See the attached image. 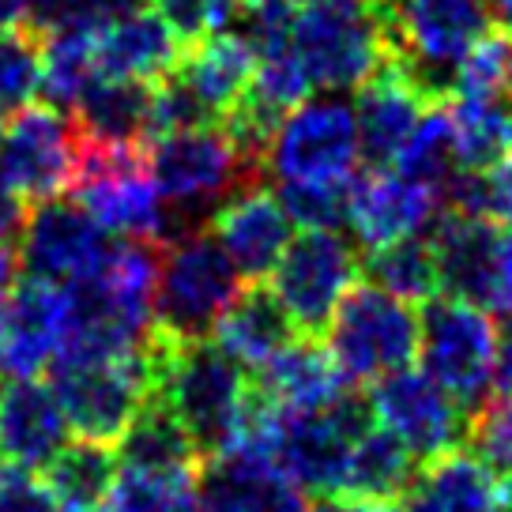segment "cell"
Masks as SVG:
<instances>
[{
	"label": "cell",
	"instance_id": "cell-1",
	"mask_svg": "<svg viewBox=\"0 0 512 512\" xmlns=\"http://www.w3.org/2000/svg\"><path fill=\"white\" fill-rule=\"evenodd\" d=\"M147 358H151V377H155L151 400H162L185 422L204 460L223 452L253 392L245 381V369L219 343L170 339L155 328L147 336Z\"/></svg>",
	"mask_w": 512,
	"mask_h": 512
},
{
	"label": "cell",
	"instance_id": "cell-2",
	"mask_svg": "<svg viewBox=\"0 0 512 512\" xmlns=\"http://www.w3.org/2000/svg\"><path fill=\"white\" fill-rule=\"evenodd\" d=\"M290 53L320 91H358L392 57L381 0H313L290 19Z\"/></svg>",
	"mask_w": 512,
	"mask_h": 512
},
{
	"label": "cell",
	"instance_id": "cell-3",
	"mask_svg": "<svg viewBox=\"0 0 512 512\" xmlns=\"http://www.w3.org/2000/svg\"><path fill=\"white\" fill-rule=\"evenodd\" d=\"M147 162H151V174H155L166 208H174L166 241L185 230H196L204 211L256 185L264 174L253 162H245L223 125L181 128V132L159 136L147 151Z\"/></svg>",
	"mask_w": 512,
	"mask_h": 512
},
{
	"label": "cell",
	"instance_id": "cell-4",
	"mask_svg": "<svg viewBox=\"0 0 512 512\" xmlns=\"http://www.w3.org/2000/svg\"><path fill=\"white\" fill-rule=\"evenodd\" d=\"M384 19L396 61L430 102H445L460 61L494 27L490 0H388Z\"/></svg>",
	"mask_w": 512,
	"mask_h": 512
},
{
	"label": "cell",
	"instance_id": "cell-5",
	"mask_svg": "<svg viewBox=\"0 0 512 512\" xmlns=\"http://www.w3.org/2000/svg\"><path fill=\"white\" fill-rule=\"evenodd\" d=\"M159 245L155 332L170 339H204L241 294V272L208 226L185 230Z\"/></svg>",
	"mask_w": 512,
	"mask_h": 512
},
{
	"label": "cell",
	"instance_id": "cell-6",
	"mask_svg": "<svg viewBox=\"0 0 512 512\" xmlns=\"http://www.w3.org/2000/svg\"><path fill=\"white\" fill-rule=\"evenodd\" d=\"M72 196L110 234L128 241H166L170 208L155 185L144 144H98L83 136Z\"/></svg>",
	"mask_w": 512,
	"mask_h": 512
},
{
	"label": "cell",
	"instance_id": "cell-7",
	"mask_svg": "<svg viewBox=\"0 0 512 512\" xmlns=\"http://www.w3.org/2000/svg\"><path fill=\"white\" fill-rule=\"evenodd\" d=\"M49 373H53V392L68 415V426L83 441L117 445L132 426V418L155 396L147 339L125 354L57 358Z\"/></svg>",
	"mask_w": 512,
	"mask_h": 512
},
{
	"label": "cell",
	"instance_id": "cell-8",
	"mask_svg": "<svg viewBox=\"0 0 512 512\" xmlns=\"http://www.w3.org/2000/svg\"><path fill=\"white\" fill-rule=\"evenodd\" d=\"M497 324L482 305L464 298H433L422 305V369L475 418L494 400Z\"/></svg>",
	"mask_w": 512,
	"mask_h": 512
},
{
	"label": "cell",
	"instance_id": "cell-9",
	"mask_svg": "<svg viewBox=\"0 0 512 512\" xmlns=\"http://www.w3.org/2000/svg\"><path fill=\"white\" fill-rule=\"evenodd\" d=\"M422 317L415 305L373 287H354L328 324V347L351 384H373L418 358Z\"/></svg>",
	"mask_w": 512,
	"mask_h": 512
},
{
	"label": "cell",
	"instance_id": "cell-10",
	"mask_svg": "<svg viewBox=\"0 0 512 512\" xmlns=\"http://www.w3.org/2000/svg\"><path fill=\"white\" fill-rule=\"evenodd\" d=\"M362 159L358 117L339 95L305 98L283 117L268 147V174L279 185H351Z\"/></svg>",
	"mask_w": 512,
	"mask_h": 512
},
{
	"label": "cell",
	"instance_id": "cell-11",
	"mask_svg": "<svg viewBox=\"0 0 512 512\" xmlns=\"http://www.w3.org/2000/svg\"><path fill=\"white\" fill-rule=\"evenodd\" d=\"M369 396L343 392L317 411H283L279 426V467L298 490L317 497H339L358 437L373 426Z\"/></svg>",
	"mask_w": 512,
	"mask_h": 512
},
{
	"label": "cell",
	"instance_id": "cell-12",
	"mask_svg": "<svg viewBox=\"0 0 512 512\" xmlns=\"http://www.w3.org/2000/svg\"><path fill=\"white\" fill-rule=\"evenodd\" d=\"M358 275H362L358 253L339 230H302L275 264L272 290L298 332L320 336L328 332Z\"/></svg>",
	"mask_w": 512,
	"mask_h": 512
},
{
	"label": "cell",
	"instance_id": "cell-13",
	"mask_svg": "<svg viewBox=\"0 0 512 512\" xmlns=\"http://www.w3.org/2000/svg\"><path fill=\"white\" fill-rule=\"evenodd\" d=\"M80 125L57 106H23L0 128V177L27 204L72 189L80 162Z\"/></svg>",
	"mask_w": 512,
	"mask_h": 512
},
{
	"label": "cell",
	"instance_id": "cell-14",
	"mask_svg": "<svg viewBox=\"0 0 512 512\" xmlns=\"http://www.w3.org/2000/svg\"><path fill=\"white\" fill-rule=\"evenodd\" d=\"M369 407L384 430H392L415 452L418 464H430L471 437V415L433 381L426 369H396L369 388Z\"/></svg>",
	"mask_w": 512,
	"mask_h": 512
},
{
	"label": "cell",
	"instance_id": "cell-15",
	"mask_svg": "<svg viewBox=\"0 0 512 512\" xmlns=\"http://www.w3.org/2000/svg\"><path fill=\"white\" fill-rule=\"evenodd\" d=\"M110 230L98 223L80 200H42L27 211L19 230V260L27 275L57 287L83 283L110 260Z\"/></svg>",
	"mask_w": 512,
	"mask_h": 512
},
{
	"label": "cell",
	"instance_id": "cell-16",
	"mask_svg": "<svg viewBox=\"0 0 512 512\" xmlns=\"http://www.w3.org/2000/svg\"><path fill=\"white\" fill-rule=\"evenodd\" d=\"M72 328L68 287L46 279H16L0 298V377L31 381L53 369Z\"/></svg>",
	"mask_w": 512,
	"mask_h": 512
},
{
	"label": "cell",
	"instance_id": "cell-17",
	"mask_svg": "<svg viewBox=\"0 0 512 512\" xmlns=\"http://www.w3.org/2000/svg\"><path fill=\"white\" fill-rule=\"evenodd\" d=\"M437 192L400 170H369L351 181L347 200V226L369 249H381L388 241L415 238L437 219Z\"/></svg>",
	"mask_w": 512,
	"mask_h": 512
},
{
	"label": "cell",
	"instance_id": "cell-18",
	"mask_svg": "<svg viewBox=\"0 0 512 512\" xmlns=\"http://www.w3.org/2000/svg\"><path fill=\"white\" fill-rule=\"evenodd\" d=\"M204 512H305L302 490L275 456L253 448H223L200 467Z\"/></svg>",
	"mask_w": 512,
	"mask_h": 512
},
{
	"label": "cell",
	"instance_id": "cell-19",
	"mask_svg": "<svg viewBox=\"0 0 512 512\" xmlns=\"http://www.w3.org/2000/svg\"><path fill=\"white\" fill-rule=\"evenodd\" d=\"M501 241L505 234L497 230V219L490 215H464L452 208L437 215L430 226V245L437 256L441 287L452 298L494 309Z\"/></svg>",
	"mask_w": 512,
	"mask_h": 512
},
{
	"label": "cell",
	"instance_id": "cell-20",
	"mask_svg": "<svg viewBox=\"0 0 512 512\" xmlns=\"http://www.w3.org/2000/svg\"><path fill=\"white\" fill-rule=\"evenodd\" d=\"M433 102L422 95L407 68L396 61V53L377 68V76H369L358 87V102H354V117H358V140H362V159L373 170L396 166L403 144L411 140L422 113Z\"/></svg>",
	"mask_w": 512,
	"mask_h": 512
},
{
	"label": "cell",
	"instance_id": "cell-21",
	"mask_svg": "<svg viewBox=\"0 0 512 512\" xmlns=\"http://www.w3.org/2000/svg\"><path fill=\"white\" fill-rule=\"evenodd\" d=\"M211 230L245 279L272 275L275 264L287 253V245L294 241L283 200L260 185H249V189L234 192L230 200H223L215 208Z\"/></svg>",
	"mask_w": 512,
	"mask_h": 512
},
{
	"label": "cell",
	"instance_id": "cell-22",
	"mask_svg": "<svg viewBox=\"0 0 512 512\" xmlns=\"http://www.w3.org/2000/svg\"><path fill=\"white\" fill-rule=\"evenodd\" d=\"M68 415L57 392L31 381L0 377V452L19 467L46 471L68 445Z\"/></svg>",
	"mask_w": 512,
	"mask_h": 512
},
{
	"label": "cell",
	"instance_id": "cell-23",
	"mask_svg": "<svg viewBox=\"0 0 512 512\" xmlns=\"http://www.w3.org/2000/svg\"><path fill=\"white\" fill-rule=\"evenodd\" d=\"M177 34L155 8H121L98 23V64L110 80L159 83L181 61Z\"/></svg>",
	"mask_w": 512,
	"mask_h": 512
},
{
	"label": "cell",
	"instance_id": "cell-24",
	"mask_svg": "<svg viewBox=\"0 0 512 512\" xmlns=\"http://www.w3.org/2000/svg\"><path fill=\"white\" fill-rule=\"evenodd\" d=\"M256 388L268 400L279 403L283 411H317V407L336 403L351 388V381L343 377L328 343L298 332L268 366L256 373Z\"/></svg>",
	"mask_w": 512,
	"mask_h": 512
},
{
	"label": "cell",
	"instance_id": "cell-25",
	"mask_svg": "<svg viewBox=\"0 0 512 512\" xmlns=\"http://www.w3.org/2000/svg\"><path fill=\"white\" fill-rule=\"evenodd\" d=\"M497 471L482 464L475 452L452 448L418 467L411 486L400 494V512H497L501 486Z\"/></svg>",
	"mask_w": 512,
	"mask_h": 512
},
{
	"label": "cell",
	"instance_id": "cell-26",
	"mask_svg": "<svg viewBox=\"0 0 512 512\" xmlns=\"http://www.w3.org/2000/svg\"><path fill=\"white\" fill-rule=\"evenodd\" d=\"M256 68H260V53L253 49V42L245 34L223 31L189 46V53L177 61V76L196 91L211 117L223 121L253 87Z\"/></svg>",
	"mask_w": 512,
	"mask_h": 512
},
{
	"label": "cell",
	"instance_id": "cell-27",
	"mask_svg": "<svg viewBox=\"0 0 512 512\" xmlns=\"http://www.w3.org/2000/svg\"><path fill=\"white\" fill-rule=\"evenodd\" d=\"M294 336H298L294 320L268 287L241 290L223 320L215 324V343L249 373H260Z\"/></svg>",
	"mask_w": 512,
	"mask_h": 512
},
{
	"label": "cell",
	"instance_id": "cell-28",
	"mask_svg": "<svg viewBox=\"0 0 512 512\" xmlns=\"http://www.w3.org/2000/svg\"><path fill=\"white\" fill-rule=\"evenodd\" d=\"M98 23L102 19H80L42 34V95L49 106L76 110L80 98L102 80Z\"/></svg>",
	"mask_w": 512,
	"mask_h": 512
},
{
	"label": "cell",
	"instance_id": "cell-29",
	"mask_svg": "<svg viewBox=\"0 0 512 512\" xmlns=\"http://www.w3.org/2000/svg\"><path fill=\"white\" fill-rule=\"evenodd\" d=\"M151 87L140 80H102L80 98L76 125L98 144H147L151 140Z\"/></svg>",
	"mask_w": 512,
	"mask_h": 512
},
{
	"label": "cell",
	"instance_id": "cell-30",
	"mask_svg": "<svg viewBox=\"0 0 512 512\" xmlns=\"http://www.w3.org/2000/svg\"><path fill=\"white\" fill-rule=\"evenodd\" d=\"M415 452L384 426H369L351 452L336 501H400L415 479Z\"/></svg>",
	"mask_w": 512,
	"mask_h": 512
},
{
	"label": "cell",
	"instance_id": "cell-31",
	"mask_svg": "<svg viewBox=\"0 0 512 512\" xmlns=\"http://www.w3.org/2000/svg\"><path fill=\"white\" fill-rule=\"evenodd\" d=\"M121 467H147V471H196L204 456L185 430V422L162 400H147L144 411L132 418L125 437L117 441Z\"/></svg>",
	"mask_w": 512,
	"mask_h": 512
},
{
	"label": "cell",
	"instance_id": "cell-32",
	"mask_svg": "<svg viewBox=\"0 0 512 512\" xmlns=\"http://www.w3.org/2000/svg\"><path fill=\"white\" fill-rule=\"evenodd\" d=\"M373 287L396 294L407 305H426L441 290V272L433 256L430 238H400L388 241L381 249H369L366 268H362Z\"/></svg>",
	"mask_w": 512,
	"mask_h": 512
},
{
	"label": "cell",
	"instance_id": "cell-33",
	"mask_svg": "<svg viewBox=\"0 0 512 512\" xmlns=\"http://www.w3.org/2000/svg\"><path fill=\"white\" fill-rule=\"evenodd\" d=\"M452 132L464 170H494L512 151V106L497 98H460L452 106Z\"/></svg>",
	"mask_w": 512,
	"mask_h": 512
},
{
	"label": "cell",
	"instance_id": "cell-34",
	"mask_svg": "<svg viewBox=\"0 0 512 512\" xmlns=\"http://www.w3.org/2000/svg\"><path fill=\"white\" fill-rule=\"evenodd\" d=\"M396 170L407 177H415L422 185H430L437 196H445L452 185V177L460 174V151H456V132H452V113L445 102H433L430 110L422 113L418 128L411 132V140L403 144Z\"/></svg>",
	"mask_w": 512,
	"mask_h": 512
},
{
	"label": "cell",
	"instance_id": "cell-35",
	"mask_svg": "<svg viewBox=\"0 0 512 512\" xmlns=\"http://www.w3.org/2000/svg\"><path fill=\"white\" fill-rule=\"evenodd\" d=\"M121 471V456L102 441H76L57 452V460L46 467L49 486L57 490L64 505H98L106 501Z\"/></svg>",
	"mask_w": 512,
	"mask_h": 512
},
{
	"label": "cell",
	"instance_id": "cell-36",
	"mask_svg": "<svg viewBox=\"0 0 512 512\" xmlns=\"http://www.w3.org/2000/svg\"><path fill=\"white\" fill-rule=\"evenodd\" d=\"M42 91V34H0V113H19Z\"/></svg>",
	"mask_w": 512,
	"mask_h": 512
},
{
	"label": "cell",
	"instance_id": "cell-37",
	"mask_svg": "<svg viewBox=\"0 0 512 512\" xmlns=\"http://www.w3.org/2000/svg\"><path fill=\"white\" fill-rule=\"evenodd\" d=\"M151 8L177 34V42L196 46L211 34H223L241 16L245 0H151Z\"/></svg>",
	"mask_w": 512,
	"mask_h": 512
},
{
	"label": "cell",
	"instance_id": "cell-38",
	"mask_svg": "<svg viewBox=\"0 0 512 512\" xmlns=\"http://www.w3.org/2000/svg\"><path fill=\"white\" fill-rule=\"evenodd\" d=\"M275 196L283 200L290 223H302L305 230H336L347 223L351 185H279Z\"/></svg>",
	"mask_w": 512,
	"mask_h": 512
},
{
	"label": "cell",
	"instance_id": "cell-39",
	"mask_svg": "<svg viewBox=\"0 0 512 512\" xmlns=\"http://www.w3.org/2000/svg\"><path fill=\"white\" fill-rule=\"evenodd\" d=\"M509 53L512 49L501 38H482L479 46L467 53L460 68H456V80L452 91L456 98H497L501 87H509Z\"/></svg>",
	"mask_w": 512,
	"mask_h": 512
},
{
	"label": "cell",
	"instance_id": "cell-40",
	"mask_svg": "<svg viewBox=\"0 0 512 512\" xmlns=\"http://www.w3.org/2000/svg\"><path fill=\"white\" fill-rule=\"evenodd\" d=\"M467 445L475 448L482 464L512 475V396H494L479 415L471 418Z\"/></svg>",
	"mask_w": 512,
	"mask_h": 512
},
{
	"label": "cell",
	"instance_id": "cell-41",
	"mask_svg": "<svg viewBox=\"0 0 512 512\" xmlns=\"http://www.w3.org/2000/svg\"><path fill=\"white\" fill-rule=\"evenodd\" d=\"M0 512H61V497L49 479L31 467H0Z\"/></svg>",
	"mask_w": 512,
	"mask_h": 512
},
{
	"label": "cell",
	"instance_id": "cell-42",
	"mask_svg": "<svg viewBox=\"0 0 512 512\" xmlns=\"http://www.w3.org/2000/svg\"><path fill=\"white\" fill-rule=\"evenodd\" d=\"M136 0H34L31 27L38 34L64 27V23H80V19H106L121 8H132Z\"/></svg>",
	"mask_w": 512,
	"mask_h": 512
},
{
	"label": "cell",
	"instance_id": "cell-43",
	"mask_svg": "<svg viewBox=\"0 0 512 512\" xmlns=\"http://www.w3.org/2000/svg\"><path fill=\"white\" fill-rule=\"evenodd\" d=\"M486 181H490V215L497 223L512 226V151L486 174Z\"/></svg>",
	"mask_w": 512,
	"mask_h": 512
},
{
	"label": "cell",
	"instance_id": "cell-44",
	"mask_svg": "<svg viewBox=\"0 0 512 512\" xmlns=\"http://www.w3.org/2000/svg\"><path fill=\"white\" fill-rule=\"evenodd\" d=\"M494 396H512V313H505V317L497 320Z\"/></svg>",
	"mask_w": 512,
	"mask_h": 512
},
{
	"label": "cell",
	"instance_id": "cell-45",
	"mask_svg": "<svg viewBox=\"0 0 512 512\" xmlns=\"http://www.w3.org/2000/svg\"><path fill=\"white\" fill-rule=\"evenodd\" d=\"M494 313H512V234L501 241V260H497V294H494Z\"/></svg>",
	"mask_w": 512,
	"mask_h": 512
},
{
	"label": "cell",
	"instance_id": "cell-46",
	"mask_svg": "<svg viewBox=\"0 0 512 512\" xmlns=\"http://www.w3.org/2000/svg\"><path fill=\"white\" fill-rule=\"evenodd\" d=\"M23 219H27V208H23V200H19L16 192L8 189V181L0 177V238H8V234L23 230Z\"/></svg>",
	"mask_w": 512,
	"mask_h": 512
},
{
	"label": "cell",
	"instance_id": "cell-47",
	"mask_svg": "<svg viewBox=\"0 0 512 512\" xmlns=\"http://www.w3.org/2000/svg\"><path fill=\"white\" fill-rule=\"evenodd\" d=\"M34 16V0H0V34L27 31Z\"/></svg>",
	"mask_w": 512,
	"mask_h": 512
},
{
	"label": "cell",
	"instance_id": "cell-48",
	"mask_svg": "<svg viewBox=\"0 0 512 512\" xmlns=\"http://www.w3.org/2000/svg\"><path fill=\"white\" fill-rule=\"evenodd\" d=\"M12 283H16V253L8 249V241L0 238V298L12 290Z\"/></svg>",
	"mask_w": 512,
	"mask_h": 512
},
{
	"label": "cell",
	"instance_id": "cell-49",
	"mask_svg": "<svg viewBox=\"0 0 512 512\" xmlns=\"http://www.w3.org/2000/svg\"><path fill=\"white\" fill-rule=\"evenodd\" d=\"M490 12H494L497 27L512 34V0H490Z\"/></svg>",
	"mask_w": 512,
	"mask_h": 512
},
{
	"label": "cell",
	"instance_id": "cell-50",
	"mask_svg": "<svg viewBox=\"0 0 512 512\" xmlns=\"http://www.w3.org/2000/svg\"><path fill=\"white\" fill-rule=\"evenodd\" d=\"M256 4H268V8H279V12H302L305 4H313V0H256Z\"/></svg>",
	"mask_w": 512,
	"mask_h": 512
},
{
	"label": "cell",
	"instance_id": "cell-51",
	"mask_svg": "<svg viewBox=\"0 0 512 512\" xmlns=\"http://www.w3.org/2000/svg\"><path fill=\"white\" fill-rule=\"evenodd\" d=\"M61 512H113L110 505H102V501H98V505H64Z\"/></svg>",
	"mask_w": 512,
	"mask_h": 512
},
{
	"label": "cell",
	"instance_id": "cell-52",
	"mask_svg": "<svg viewBox=\"0 0 512 512\" xmlns=\"http://www.w3.org/2000/svg\"><path fill=\"white\" fill-rule=\"evenodd\" d=\"M501 505H505V509L512 512V475L505 479V486H501Z\"/></svg>",
	"mask_w": 512,
	"mask_h": 512
},
{
	"label": "cell",
	"instance_id": "cell-53",
	"mask_svg": "<svg viewBox=\"0 0 512 512\" xmlns=\"http://www.w3.org/2000/svg\"><path fill=\"white\" fill-rule=\"evenodd\" d=\"M313 512H339V505H317Z\"/></svg>",
	"mask_w": 512,
	"mask_h": 512
},
{
	"label": "cell",
	"instance_id": "cell-54",
	"mask_svg": "<svg viewBox=\"0 0 512 512\" xmlns=\"http://www.w3.org/2000/svg\"><path fill=\"white\" fill-rule=\"evenodd\" d=\"M509 98H512V53H509Z\"/></svg>",
	"mask_w": 512,
	"mask_h": 512
},
{
	"label": "cell",
	"instance_id": "cell-55",
	"mask_svg": "<svg viewBox=\"0 0 512 512\" xmlns=\"http://www.w3.org/2000/svg\"><path fill=\"white\" fill-rule=\"evenodd\" d=\"M381 4H388V0H381Z\"/></svg>",
	"mask_w": 512,
	"mask_h": 512
},
{
	"label": "cell",
	"instance_id": "cell-56",
	"mask_svg": "<svg viewBox=\"0 0 512 512\" xmlns=\"http://www.w3.org/2000/svg\"><path fill=\"white\" fill-rule=\"evenodd\" d=\"M0 456H4V452H0Z\"/></svg>",
	"mask_w": 512,
	"mask_h": 512
}]
</instances>
